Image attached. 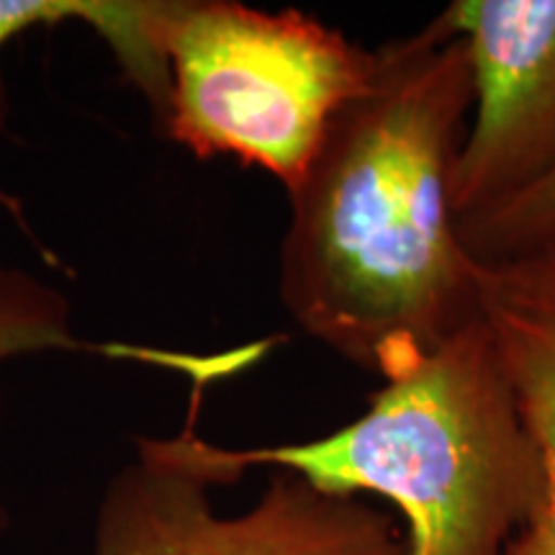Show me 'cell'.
I'll use <instances>...</instances> for the list:
<instances>
[{"label":"cell","instance_id":"6da1fadb","mask_svg":"<svg viewBox=\"0 0 555 555\" xmlns=\"http://www.w3.org/2000/svg\"><path fill=\"white\" fill-rule=\"evenodd\" d=\"M376 52V78L288 193L281 301L309 337L386 380L481 319V266L453 211L474 108L466 39L437 13Z\"/></svg>","mask_w":555,"mask_h":555},{"label":"cell","instance_id":"7a4b0ae2","mask_svg":"<svg viewBox=\"0 0 555 555\" xmlns=\"http://www.w3.org/2000/svg\"><path fill=\"white\" fill-rule=\"evenodd\" d=\"M240 481L278 468L324 494L397 506L404 555H504L538 502L540 463L483 317L386 378L350 425L307 442L219 448Z\"/></svg>","mask_w":555,"mask_h":555},{"label":"cell","instance_id":"3957f363","mask_svg":"<svg viewBox=\"0 0 555 555\" xmlns=\"http://www.w3.org/2000/svg\"><path fill=\"white\" fill-rule=\"evenodd\" d=\"M157 41L170 73L165 137L198 159L255 165L288 193L378 69L376 50L309 13L234 0H163Z\"/></svg>","mask_w":555,"mask_h":555},{"label":"cell","instance_id":"277c9868","mask_svg":"<svg viewBox=\"0 0 555 555\" xmlns=\"http://www.w3.org/2000/svg\"><path fill=\"white\" fill-rule=\"evenodd\" d=\"M208 384H191L183 433L142 437L137 461L106 486L95 519V555H404V530L360 496L324 494L275 474L245 515L219 517L221 478L204 455L196 416Z\"/></svg>","mask_w":555,"mask_h":555},{"label":"cell","instance_id":"5b68a950","mask_svg":"<svg viewBox=\"0 0 555 555\" xmlns=\"http://www.w3.org/2000/svg\"><path fill=\"white\" fill-rule=\"evenodd\" d=\"M440 16L466 39L474 75L453 170L461 224L555 170V0H455Z\"/></svg>","mask_w":555,"mask_h":555},{"label":"cell","instance_id":"8992f818","mask_svg":"<svg viewBox=\"0 0 555 555\" xmlns=\"http://www.w3.org/2000/svg\"><path fill=\"white\" fill-rule=\"evenodd\" d=\"M481 317L538 450L540 489L504 555H555V245L481 266Z\"/></svg>","mask_w":555,"mask_h":555},{"label":"cell","instance_id":"52a82bcc","mask_svg":"<svg viewBox=\"0 0 555 555\" xmlns=\"http://www.w3.org/2000/svg\"><path fill=\"white\" fill-rule=\"evenodd\" d=\"M159 11L163 0H0V50L34 26L82 21L103 37L119 60L124 75L142 90L157 121L163 124L170 101V73L157 41ZM3 119L5 93L0 86V129ZM0 206L9 208L26 234H31L16 198L0 191Z\"/></svg>","mask_w":555,"mask_h":555},{"label":"cell","instance_id":"ba28073f","mask_svg":"<svg viewBox=\"0 0 555 555\" xmlns=\"http://www.w3.org/2000/svg\"><path fill=\"white\" fill-rule=\"evenodd\" d=\"M69 350L95 352L108 360H134V363L157 365L180 373L189 380L204 378L214 371L217 360L211 352H178L139 347L129 343H90L73 332L69 304L62 291L44 283L29 270L0 266V365L13 358L34 356V352ZM9 525L3 504H0V530Z\"/></svg>","mask_w":555,"mask_h":555},{"label":"cell","instance_id":"9c48e42d","mask_svg":"<svg viewBox=\"0 0 555 555\" xmlns=\"http://www.w3.org/2000/svg\"><path fill=\"white\" fill-rule=\"evenodd\" d=\"M478 266H499L555 245V170L540 183L457 224Z\"/></svg>","mask_w":555,"mask_h":555}]
</instances>
